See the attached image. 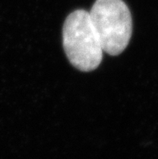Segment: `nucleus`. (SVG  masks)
<instances>
[{"instance_id": "nucleus-1", "label": "nucleus", "mask_w": 158, "mask_h": 159, "mask_svg": "<svg viewBox=\"0 0 158 159\" xmlns=\"http://www.w3.org/2000/svg\"><path fill=\"white\" fill-rule=\"evenodd\" d=\"M62 36L66 56L75 68L84 72L98 68L104 52L88 11L77 10L69 15Z\"/></svg>"}, {"instance_id": "nucleus-2", "label": "nucleus", "mask_w": 158, "mask_h": 159, "mask_svg": "<svg viewBox=\"0 0 158 159\" xmlns=\"http://www.w3.org/2000/svg\"><path fill=\"white\" fill-rule=\"evenodd\" d=\"M90 13L103 52L116 56L130 41L132 21L130 11L122 0H97Z\"/></svg>"}]
</instances>
